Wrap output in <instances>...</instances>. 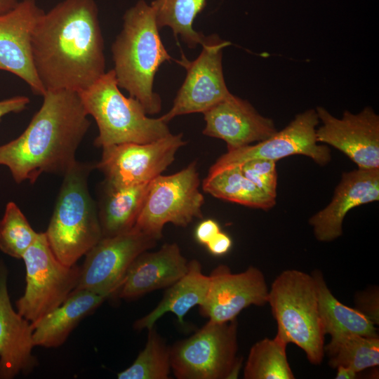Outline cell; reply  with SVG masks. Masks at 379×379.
<instances>
[{
	"instance_id": "obj_25",
	"label": "cell",
	"mask_w": 379,
	"mask_h": 379,
	"mask_svg": "<svg viewBox=\"0 0 379 379\" xmlns=\"http://www.w3.org/2000/svg\"><path fill=\"white\" fill-rule=\"evenodd\" d=\"M202 188L215 198L247 207L268 211L276 205V199L261 191L245 177L240 166L208 173Z\"/></svg>"
},
{
	"instance_id": "obj_13",
	"label": "cell",
	"mask_w": 379,
	"mask_h": 379,
	"mask_svg": "<svg viewBox=\"0 0 379 379\" xmlns=\"http://www.w3.org/2000/svg\"><path fill=\"white\" fill-rule=\"evenodd\" d=\"M157 242L135 227L114 237H102L85 255L75 290L86 289L114 296L131 262Z\"/></svg>"
},
{
	"instance_id": "obj_19",
	"label": "cell",
	"mask_w": 379,
	"mask_h": 379,
	"mask_svg": "<svg viewBox=\"0 0 379 379\" xmlns=\"http://www.w3.org/2000/svg\"><path fill=\"white\" fill-rule=\"evenodd\" d=\"M187 267L188 262L175 243L164 244L154 252L144 251L130 265L116 295L133 300L168 288L186 273Z\"/></svg>"
},
{
	"instance_id": "obj_32",
	"label": "cell",
	"mask_w": 379,
	"mask_h": 379,
	"mask_svg": "<svg viewBox=\"0 0 379 379\" xmlns=\"http://www.w3.org/2000/svg\"><path fill=\"white\" fill-rule=\"evenodd\" d=\"M356 309L379 325V293L378 287L358 292L354 296Z\"/></svg>"
},
{
	"instance_id": "obj_33",
	"label": "cell",
	"mask_w": 379,
	"mask_h": 379,
	"mask_svg": "<svg viewBox=\"0 0 379 379\" xmlns=\"http://www.w3.org/2000/svg\"><path fill=\"white\" fill-rule=\"evenodd\" d=\"M220 231V225L215 220L206 219L197 226L194 237L197 242L206 245Z\"/></svg>"
},
{
	"instance_id": "obj_20",
	"label": "cell",
	"mask_w": 379,
	"mask_h": 379,
	"mask_svg": "<svg viewBox=\"0 0 379 379\" xmlns=\"http://www.w3.org/2000/svg\"><path fill=\"white\" fill-rule=\"evenodd\" d=\"M30 321L15 312L7 288L6 269L0 266V378L27 373L37 366Z\"/></svg>"
},
{
	"instance_id": "obj_6",
	"label": "cell",
	"mask_w": 379,
	"mask_h": 379,
	"mask_svg": "<svg viewBox=\"0 0 379 379\" xmlns=\"http://www.w3.org/2000/svg\"><path fill=\"white\" fill-rule=\"evenodd\" d=\"M267 303L277 321L276 335L303 350L312 364L320 365L325 333L313 276L294 269L282 271L271 285Z\"/></svg>"
},
{
	"instance_id": "obj_22",
	"label": "cell",
	"mask_w": 379,
	"mask_h": 379,
	"mask_svg": "<svg viewBox=\"0 0 379 379\" xmlns=\"http://www.w3.org/2000/svg\"><path fill=\"white\" fill-rule=\"evenodd\" d=\"M209 281V275L203 273L201 264L195 259L190 260L186 273L167 288L159 304L147 315L136 320L133 328L138 331L149 329L167 312L175 314L178 322L185 326L184 318L187 312L204 301Z\"/></svg>"
},
{
	"instance_id": "obj_18",
	"label": "cell",
	"mask_w": 379,
	"mask_h": 379,
	"mask_svg": "<svg viewBox=\"0 0 379 379\" xmlns=\"http://www.w3.org/2000/svg\"><path fill=\"white\" fill-rule=\"evenodd\" d=\"M379 200V168L343 172L331 202L308 220L314 237L330 242L343 235V222L348 212Z\"/></svg>"
},
{
	"instance_id": "obj_12",
	"label": "cell",
	"mask_w": 379,
	"mask_h": 379,
	"mask_svg": "<svg viewBox=\"0 0 379 379\" xmlns=\"http://www.w3.org/2000/svg\"><path fill=\"white\" fill-rule=\"evenodd\" d=\"M319 122L316 109H310L297 114L281 131L255 145L227 152L220 156L211 166L208 173L222 169L240 166L255 159L277 161L289 156L302 154L311 158L320 166L331 160L329 148L319 145L316 138L317 126Z\"/></svg>"
},
{
	"instance_id": "obj_11",
	"label": "cell",
	"mask_w": 379,
	"mask_h": 379,
	"mask_svg": "<svg viewBox=\"0 0 379 379\" xmlns=\"http://www.w3.org/2000/svg\"><path fill=\"white\" fill-rule=\"evenodd\" d=\"M185 144L182 133H171L144 144L106 146L95 168L104 174L106 182L116 187L148 183L173 162L177 152Z\"/></svg>"
},
{
	"instance_id": "obj_35",
	"label": "cell",
	"mask_w": 379,
	"mask_h": 379,
	"mask_svg": "<svg viewBox=\"0 0 379 379\" xmlns=\"http://www.w3.org/2000/svg\"><path fill=\"white\" fill-rule=\"evenodd\" d=\"M29 103L27 96L18 95L0 101V119L9 113H18L26 109Z\"/></svg>"
},
{
	"instance_id": "obj_37",
	"label": "cell",
	"mask_w": 379,
	"mask_h": 379,
	"mask_svg": "<svg viewBox=\"0 0 379 379\" xmlns=\"http://www.w3.org/2000/svg\"><path fill=\"white\" fill-rule=\"evenodd\" d=\"M18 3V0H0V15L13 10Z\"/></svg>"
},
{
	"instance_id": "obj_34",
	"label": "cell",
	"mask_w": 379,
	"mask_h": 379,
	"mask_svg": "<svg viewBox=\"0 0 379 379\" xmlns=\"http://www.w3.org/2000/svg\"><path fill=\"white\" fill-rule=\"evenodd\" d=\"M232 241L226 233L220 231L206 246L213 255L220 256L226 254L231 248Z\"/></svg>"
},
{
	"instance_id": "obj_31",
	"label": "cell",
	"mask_w": 379,
	"mask_h": 379,
	"mask_svg": "<svg viewBox=\"0 0 379 379\" xmlns=\"http://www.w3.org/2000/svg\"><path fill=\"white\" fill-rule=\"evenodd\" d=\"M242 173L267 195L277 198V173L276 161L255 159L240 165Z\"/></svg>"
},
{
	"instance_id": "obj_7",
	"label": "cell",
	"mask_w": 379,
	"mask_h": 379,
	"mask_svg": "<svg viewBox=\"0 0 379 379\" xmlns=\"http://www.w3.org/2000/svg\"><path fill=\"white\" fill-rule=\"evenodd\" d=\"M237 319L223 323L208 320L189 338L170 347L171 366L178 379L237 378L241 366Z\"/></svg>"
},
{
	"instance_id": "obj_8",
	"label": "cell",
	"mask_w": 379,
	"mask_h": 379,
	"mask_svg": "<svg viewBox=\"0 0 379 379\" xmlns=\"http://www.w3.org/2000/svg\"><path fill=\"white\" fill-rule=\"evenodd\" d=\"M199 185L196 161L175 173L158 175L149 183L134 227L159 241L166 224L185 227L202 218Z\"/></svg>"
},
{
	"instance_id": "obj_23",
	"label": "cell",
	"mask_w": 379,
	"mask_h": 379,
	"mask_svg": "<svg viewBox=\"0 0 379 379\" xmlns=\"http://www.w3.org/2000/svg\"><path fill=\"white\" fill-rule=\"evenodd\" d=\"M149 182L128 187L105 180L101 183L97 209L102 237L124 233L135 226Z\"/></svg>"
},
{
	"instance_id": "obj_1",
	"label": "cell",
	"mask_w": 379,
	"mask_h": 379,
	"mask_svg": "<svg viewBox=\"0 0 379 379\" xmlns=\"http://www.w3.org/2000/svg\"><path fill=\"white\" fill-rule=\"evenodd\" d=\"M32 54L45 91H84L105 72L104 41L94 0H63L38 21Z\"/></svg>"
},
{
	"instance_id": "obj_5",
	"label": "cell",
	"mask_w": 379,
	"mask_h": 379,
	"mask_svg": "<svg viewBox=\"0 0 379 379\" xmlns=\"http://www.w3.org/2000/svg\"><path fill=\"white\" fill-rule=\"evenodd\" d=\"M79 94L87 114L98 126L96 147L144 144L171 133L168 123L160 117H148L138 100L121 93L113 69Z\"/></svg>"
},
{
	"instance_id": "obj_9",
	"label": "cell",
	"mask_w": 379,
	"mask_h": 379,
	"mask_svg": "<svg viewBox=\"0 0 379 379\" xmlns=\"http://www.w3.org/2000/svg\"><path fill=\"white\" fill-rule=\"evenodd\" d=\"M22 259L26 287L16 301L17 312L34 323L59 307L76 289L81 267L62 263L53 253L45 232L39 233Z\"/></svg>"
},
{
	"instance_id": "obj_30",
	"label": "cell",
	"mask_w": 379,
	"mask_h": 379,
	"mask_svg": "<svg viewBox=\"0 0 379 379\" xmlns=\"http://www.w3.org/2000/svg\"><path fill=\"white\" fill-rule=\"evenodd\" d=\"M38 235L16 204L8 202L0 220L1 251L13 258L22 259Z\"/></svg>"
},
{
	"instance_id": "obj_36",
	"label": "cell",
	"mask_w": 379,
	"mask_h": 379,
	"mask_svg": "<svg viewBox=\"0 0 379 379\" xmlns=\"http://www.w3.org/2000/svg\"><path fill=\"white\" fill-rule=\"evenodd\" d=\"M336 369L335 379H354L358 374L353 369L343 366H339Z\"/></svg>"
},
{
	"instance_id": "obj_17",
	"label": "cell",
	"mask_w": 379,
	"mask_h": 379,
	"mask_svg": "<svg viewBox=\"0 0 379 379\" xmlns=\"http://www.w3.org/2000/svg\"><path fill=\"white\" fill-rule=\"evenodd\" d=\"M203 114V134L224 140L227 150L263 141L278 131L272 119L232 93Z\"/></svg>"
},
{
	"instance_id": "obj_4",
	"label": "cell",
	"mask_w": 379,
	"mask_h": 379,
	"mask_svg": "<svg viewBox=\"0 0 379 379\" xmlns=\"http://www.w3.org/2000/svg\"><path fill=\"white\" fill-rule=\"evenodd\" d=\"M95 164L76 161L63 175L55 208L45 232L55 257L72 266L102 238L97 204L88 185Z\"/></svg>"
},
{
	"instance_id": "obj_15",
	"label": "cell",
	"mask_w": 379,
	"mask_h": 379,
	"mask_svg": "<svg viewBox=\"0 0 379 379\" xmlns=\"http://www.w3.org/2000/svg\"><path fill=\"white\" fill-rule=\"evenodd\" d=\"M209 286L203 303L199 306L201 316L223 323L237 319L251 305L267 303L269 289L262 272L253 266L239 273H232L220 265L209 274Z\"/></svg>"
},
{
	"instance_id": "obj_14",
	"label": "cell",
	"mask_w": 379,
	"mask_h": 379,
	"mask_svg": "<svg viewBox=\"0 0 379 379\" xmlns=\"http://www.w3.org/2000/svg\"><path fill=\"white\" fill-rule=\"evenodd\" d=\"M316 111L321 122L316 130L318 142L340 150L358 168H379V116L372 107L357 114L346 110L340 119L320 106Z\"/></svg>"
},
{
	"instance_id": "obj_26",
	"label": "cell",
	"mask_w": 379,
	"mask_h": 379,
	"mask_svg": "<svg viewBox=\"0 0 379 379\" xmlns=\"http://www.w3.org/2000/svg\"><path fill=\"white\" fill-rule=\"evenodd\" d=\"M158 27H168L190 48L201 45L205 38L193 28V22L206 6V0H153Z\"/></svg>"
},
{
	"instance_id": "obj_27",
	"label": "cell",
	"mask_w": 379,
	"mask_h": 379,
	"mask_svg": "<svg viewBox=\"0 0 379 379\" xmlns=\"http://www.w3.org/2000/svg\"><path fill=\"white\" fill-rule=\"evenodd\" d=\"M326 353L330 367L343 366L359 373L379 365V337L347 334L331 338L324 345Z\"/></svg>"
},
{
	"instance_id": "obj_16",
	"label": "cell",
	"mask_w": 379,
	"mask_h": 379,
	"mask_svg": "<svg viewBox=\"0 0 379 379\" xmlns=\"http://www.w3.org/2000/svg\"><path fill=\"white\" fill-rule=\"evenodd\" d=\"M44 13L35 0H22L0 15V69L22 79L34 94L42 96L46 91L34 66L31 41Z\"/></svg>"
},
{
	"instance_id": "obj_10",
	"label": "cell",
	"mask_w": 379,
	"mask_h": 379,
	"mask_svg": "<svg viewBox=\"0 0 379 379\" xmlns=\"http://www.w3.org/2000/svg\"><path fill=\"white\" fill-rule=\"evenodd\" d=\"M230 43L217 34L205 36L199 56L189 61L182 55L177 61L187 72L170 110L160 118L168 123L175 117L192 113H204L231 93L223 74L222 50Z\"/></svg>"
},
{
	"instance_id": "obj_2",
	"label": "cell",
	"mask_w": 379,
	"mask_h": 379,
	"mask_svg": "<svg viewBox=\"0 0 379 379\" xmlns=\"http://www.w3.org/2000/svg\"><path fill=\"white\" fill-rule=\"evenodd\" d=\"M43 103L23 133L0 145V165L18 184H33L42 173L64 175L90 126L79 92L46 91Z\"/></svg>"
},
{
	"instance_id": "obj_21",
	"label": "cell",
	"mask_w": 379,
	"mask_h": 379,
	"mask_svg": "<svg viewBox=\"0 0 379 379\" xmlns=\"http://www.w3.org/2000/svg\"><path fill=\"white\" fill-rule=\"evenodd\" d=\"M109 298L90 290H74L59 307L31 323L34 346H60L84 317Z\"/></svg>"
},
{
	"instance_id": "obj_24",
	"label": "cell",
	"mask_w": 379,
	"mask_h": 379,
	"mask_svg": "<svg viewBox=\"0 0 379 379\" xmlns=\"http://www.w3.org/2000/svg\"><path fill=\"white\" fill-rule=\"evenodd\" d=\"M317 284L319 312L325 335L331 338L347 334L378 337V329L369 319L356 308L340 302L331 293L321 272L311 274Z\"/></svg>"
},
{
	"instance_id": "obj_3",
	"label": "cell",
	"mask_w": 379,
	"mask_h": 379,
	"mask_svg": "<svg viewBox=\"0 0 379 379\" xmlns=\"http://www.w3.org/2000/svg\"><path fill=\"white\" fill-rule=\"evenodd\" d=\"M159 31L152 6L138 0L124 13L122 29L112 45L119 87L138 100L151 115L161 109V99L153 90L157 72L164 62L173 60Z\"/></svg>"
},
{
	"instance_id": "obj_28",
	"label": "cell",
	"mask_w": 379,
	"mask_h": 379,
	"mask_svg": "<svg viewBox=\"0 0 379 379\" xmlns=\"http://www.w3.org/2000/svg\"><path fill=\"white\" fill-rule=\"evenodd\" d=\"M287 343L277 335L251 347L244 368L245 379H294L286 355Z\"/></svg>"
},
{
	"instance_id": "obj_29",
	"label": "cell",
	"mask_w": 379,
	"mask_h": 379,
	"mask_svg": "<svg viewBox=\"0 0 379 379\" xmlns=\"http://www.w3.org/2000/svg\"><path fill=\"white\" fill-rule=\"evenodd\" d=\"M144 349L133 363L117 374L119 379H168L171 371V351L154 326L149 329Z\"/></svg>"
}]
</instances>
